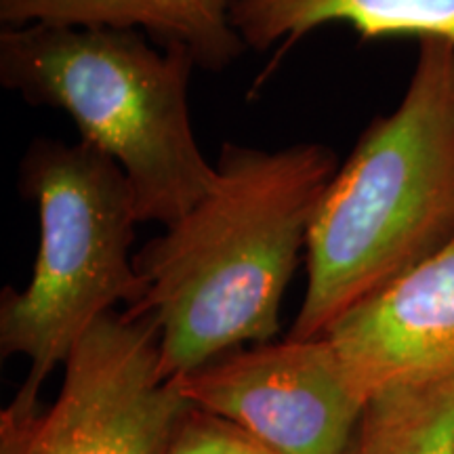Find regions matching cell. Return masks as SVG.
I'll list each match as a JSON object with an SVG mask.
<instances>
[{
    "mask_svg": "<svg viewBox=\"0 0 454 454\" xmlns=\"http://www.w3.org/2000/svg\"><path fill=\"white\" fill-rule=\"evenodd\" d=\"M20 187L38 207L41 242L30 284L0 301V349L27 357L17 395L38 402L82 334L121 301H139L144 284L130 257L139 219L122 168L82 141H36Z\"/></svg>",
    "mask_w": 454,
    "mask_h": 454,
    "instance_id": "cell-4",
    "label": "cell"
},
{
    "mask_svg": "<svg viewBox=\"0 0 454 454\" xmlns=\"http://www.w3.org/2000/svg\"><path fill=\"white\" fill-rule=\"evenodd\" d=\"M194 66L184 47L160 53L124 27L27 24L0 32L4 87L67 114L82 144L122 168L139 223L173 225L217 175L192 127Z\"/></svg>",
    "mask_w": 454,
    "mask_h": 454,
    "instance_id": "cell-3",
    "label": "cell"
},
{
    "mask_svg": "<svg viewBox=\"0 0 454 454\" xmlns=\"http://www.w3.org/2000/svg\"><path fill=\"white\" fill-rule=\"evenodd\" d=\"M343 21L362 38H435L454 47V0H234L231 26L244 44L288 49L325 24Z\"/></svg>",
    "mask_w": 454,
    "mask_h": 454,
    "instance_id": "cell-8",
    "label": "cell"
},
{
    "mask_svg": "<svg viewBox=\"0 0 454 454\" xmlns=\"http://www.w3.org/2000/svg\"><path fill=\"white\" fill-rule=\"evenodd\" d=\"M454 240V47L425 38L400 106L364 130L308 236L293 339H320Z\"/></svg>",
    "mask_w": 454,
    "mask_h": 454,
    "instance_id": "cell-2",
    "label": "cell"
},
{
    "mask_svg": "<svg viewBox=\"0 0 454 454\" xmlns=\"http://www.w3.org/2000/svg\"><path fill=\"white\" fill-rule=\"evenodd\" d=\"M164 454H278L225 419L192 404L179 419Z\"/></svg>",
    "mask_w": 454,
    "mask_h": 454,
    "instance_id": "cell-11",
    "label": "cell"
},
{
    "mask_svg": "<svg viewBox=\"0 0 454 454\" xmlns=\"http://www.w3.org/2000/svg\"><path fill=\"white\" fill-rule=\"evenodd\" d=\"M47 411L13 397L0 417V454H164L192 404L164 377L147 317H99L64 362Z\"/></svg>",
    "mask_w": 454,
    "mask_h": 454,
    "instance_id": "cell-5",
    "label": "cell"
},
{
    "mask_svg": "<svg viewBox=\"0 0 454 454\" xmlns=\"http://www.w3.org/2000/svg\"><path fill=\"white\" fill-rule=\"evenodd\" d=\"M215 168L207 196L133 254L144 291L127 314L154 325L170 381L280 333L284 293L337 158L322 144H225Z\"/></svg>",
    "mask_w": 454,
    "mask_h": 454,
    "instance_id": "cell-1",
    "label": "cell"
},
{
    "mask_svg": "<svg viewBox=\"0 0 454 454\" xmlns=\"http://www.w3.org/2000/svg\"><path fill=\"white\" fill-rule=\"evenodd\" d=\"M345 454H454V377L372 395Z\"/></svg>",
    "mask_w": 454,
    "mask_h": 454,
    "instance_id": "cell-10",
    "label": "cell"
},
{
    "mask_svg": "<svg viewBox=\"0 0 454 454\" xmlns=\"http://www.w3.org/2000/svg\"><path fill=\"white\" fill-rule=\"evenodd\" d=\"M325 337L368 402L454 377V240L334 322Z\"/></svg>",
    "mask_w": 454,
    "mask_h": 454,
    "instance_id": "cell-7",
    "label": "cell"
},
{
    "mask_svg": "<svg viewBox=\"0 0 454 454\" xmlns=\"http://www.w3.org/2000/svg\"><path fill=\"white\" fill-rule=\"evenodd\" d=\"M21 20L36 24L107 26L145 30L167 47H184L196 66L221 70L247 44L231 26L234 0H11Z\"/></svg>",
    "mask_w": 454,
    "mask_h": 454,
    "instance_id": "cell-9",
    "label": "cell"
},
{
    "mask_svg": "<svg viewBox=\"0 0 454 454\" xmlns=\"http://www.w3.org/2000/svg\"><path fill=\"white\" fill-rule=\"evenodd\" d=\"M173 383L278 454H345L366 406L328 337L230 351Z\"/></svg>",
    "mask_w": 454,
    "mask_h": 454,
    "instance_id": "cell-6",
    "label": "cell"
}]
</instances>
